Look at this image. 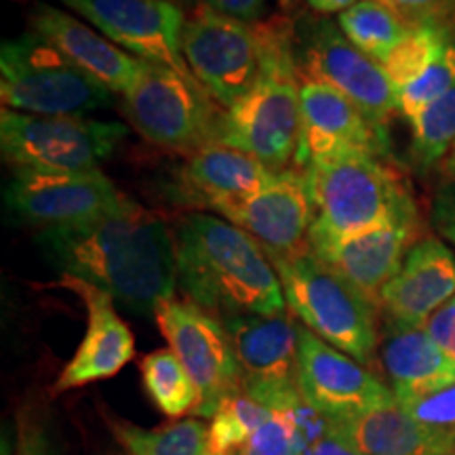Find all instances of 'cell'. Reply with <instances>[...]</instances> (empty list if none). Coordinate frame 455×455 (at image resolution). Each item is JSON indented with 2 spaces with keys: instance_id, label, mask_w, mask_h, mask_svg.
Here are the masks:
<instances>
[{
  "instance_id": "obj_1",
  "label": "cell",
  "mask_w": 455,
  "mask_h": 455,
  "mask_svg": "<svg viewBox=\"0 0 455 455\" xmlns=\"http://www.w3.org/2000/svg\"><path fill=\"white\" fill-rule=\"evenodd\" d=\"M36 247L61 276L95 284L138 315H155L175 298V232L131 198L98 218L38 230Z\"/></svg>"
},
{
  "instance_id": "obj_2",
  "label": "cell",
  "mask_w": 455,
  "mask_h": 455,
  "mask_svg": "<svg viewBox=\"0 0 455 455\" xmlns=\"http://www.w3.org/2000/svg\"><path fill=\"white\" fill-rule=\"evenodd\" d=\"M173 232L178 287L186 299L220 321L287 312L275 264L241 228L213 213H188Z\"/></svg>"
},
{
  "instance_id": "obj_3",
  "label": "cell",
  "mask_w": 455,
  "mask_h": 455,
  "mask_svg": "<svg viewBox=\"0 0 455 455\" xmlns=\"http://www.w3.org/2000/svg\"><path fill=\"white\" fill-rule=\"evenodd\" d=\"M261 72L235 106L221 112L215 141L236 148L275 171L295 163L301 138L295 21L287 15L259 20Z\"/></svg>"
},
{
  "instance_id": "obj_4",
  "label": "cell",
  "mask_w": 455,
  "mask_h": 455,
  "mask_svg": "<svg viewBox=\"0 0 455 455\" xmlns=\"http://www.w3.org/2000/svg\"><path fill=\"white\" fill-rule=\"evenodd\" d=\"M315 204L310 243L344 241L378 228L419 224L405 180L382 156L344 155L301 169Z\"/></svg>"
},
{
  "instance_id": "obj_5",
  "label": "cell",
  "mask_w": 455,
  "mask_h": 455,
  "mask_svg": "<svg viewBox=\"0 0 455 455\" xmlns=\"http://www.w3.org/2000/svg\"><path fill=\"white\" fill-rule=\"evenodd\" d=\"M287 310L308 331L371 369L378 363L379 310L312 251L272 259Z\"/></svg>"
},
{
  "instance_id": "obj_6",
  "label": "cell",
  "mask_w": 455,
  "mask_h": 455,
  "mask_svg": "<svg viewBox=\"0 0 455 455\" xmlns=\"http://www.w3.org/2000/svg\"><path fill=\"white\" fill-rule=\"evenodd\" d=\"M3 108L36 116H87L114 104V93L89 78L34 30L0 49Z\"/></svg>"
},
{
  "instance_id": "obj_7",
  "label": "cell",
  "mask_w": 455,
  "mask_h": 455,
  "mask_svg": "<svg viewBox=\"0 0 455 455\" xmlns=\"http://www.w3.org/2000/svg\"><path fill=\"white\" fill-rule=\"evenodd\" d=\"M123 100L131 127L163 150L190 156L215 141L221 116L218 104L198 81L173 68L144 61Z\"/></svg>"
},
{
  "instance_id": "obj_8",
  "label": "cell",
  "mask_w": 455,
  "mask_h": 455,
  "mask_svg": "<svg viewBox=\"0 0 455 455\" xmlns=\"http://www.w3.org/2000/svg\"><path fill=\"white\" fill-rule=\"evenodd\" d=\"M129 133L127 124L84 116H36L3 108L0 150L11 169L98 171Z\"/></svg>"
},
{
  "instance_id": "obj_9",
  "label": "cell",
  "mask_w": 455,
  "mask_h": 455,
  "mask_svg": "<svg viewBox=\"0 0 455 455\" xmlns=\"http://www.w3.org/2000/svg\"><path fill=\"white\" fill-rule=\"evenodd\" d=\"M295 60L299 76L325 83L379 124L398 112V95L379 61L352 44L338 24L323 15L295 21Z\"/></svg>"
},
{
  "instance_id": "obj_10",
  "label": "cell",
  "mask_w": 455,
  "mask_h": 455,
  "mask_svg": "<svg viewBox=\"0 0 455 455\" xmlns=\"http://www.w3.org/2000/svg\"><path fill=\"white\" fill-rule=\"evenodd\" d=\"M184 57L198 84L221 110L235 106L253 87L261 72V36L258 21L236 20L198 4L186 20Z\"/></svg>"
},
{
  "instance_id": "obj_11",
  "label": "cell",
  "mask_w": 455,
  "mask_h": 455,
  "mask_svg": "<svg viewBox=\"0 0 455 455\" xmlns=\"http://www.w3.org/2000/svg\"><path fill=\"white\" fill-rule=\"evenodd\" d=\"M156 325L201 395L195 418H213L228 396L241 392V367L224 323L190 299L158 304Z\"/></svg>"
},
{
  "instance_id": "obj_12",
  "label": "cell",
  "mask_w": 455,
  "mask_h": 455,
  "mask_svg": "<svg viewBox=\"0 0 455 455\" xmlns=\"http://www.w3.org/2000/svg\"><path fill=\"white\" fill-rule=\"evenodd\" d=\"M101 171L13 169L4 188V209L17 224L60 228L87 221L124 203Z\"/></svg>"
},
{
  "instance_id": "obj_13",
  "label": "cell",
  "mask_w": 455,
  "mask_h": 455,
  "mask_svg": "<svg viewBox=\"0 0 455 455\" xmlns=\"http://www.w3.org/2000/svg\"><path fill=\"white\" fill-rule=\"evenodd\" d=\"M221 323L235 346L243 392L272 411L293 407L304 398L298 384L301 325L291 312L228 316Z\"/></svg>"
},
{
  "instance_id": "obj_14",
  "label": "cell",
  "mask_w": 455,
  "mask_h": 455,
  "mask_svg": "<svg viewBox=\"0 0 455 455\" xmlns=\"http://www.w3.org/2000/svg\"><path fill=\"white\" fill-rule=\"evenodd\" d=\"M108 41L148 64L196 81L184 57L186 15L171 0H61Z\"/></svg>"
},
{
  "instance_id": "obj_15",
  "label": "cell",
  "mask_w": 455,
  "mask_h": 455,
  "mask_svg": "<svg viewBox=\"0 0 455 455\" xmlns=\"http://www.w3.org/2000/svg\"><path fill=\"white\" fill-rule=\"evenodd\" d=\"M301 138L295 169L344 155L386 156L390 138L386 124L371 121L356 104L325 83L299 76Z\"/></svg>"
},
{
  "instance_id": "obj_16",
  "label": "cell",
  "mask_w": 455,
  "mask_h": 455,
  "mask_svg": "<svg viewBox=\"0 0 455 455\" xmlns=\"http://www.w3.org/2000/svg\"><path fill=\"white\" fill-rule=\"evenodd\" d=\"M215 215L253 236L270 259L310 251L315 204L301 169L278 171L258 195L224 204Z\"/></svg>"
},
{
  "instance_id": "obj_17",
  "label": "cell",
  "mask_w": 455,
  "mask_h": 455,
  "mask_svg": "<svg viewBox=\"0 0 455 455\" xmlns=\"http://www.w3.org/2000/svg\"><path fill=\"white\" fill-rule=\"evenodd\" d=\"M298 384L308 405L331 422L396 401L388 384L371 369L316 338L304 325L299 329Z\"/></svg>"
},
{
  "instance_id": "obj_18",
  "label": "cell",
  "mask_w": 455,
  "mask_h": 455,
  "mask_svg": "<svg viewBox=\"0 0 455 455\" xmlns=\"http://www.w3.org/2000/svg\"><path fill=\"white\" fill-rule=\"evenodd\" d=\"M57 284L83 299L87 308V329L74 356L66 363L51 388V395L55 396L110 379L135 356L133 333L116 312V301L110 295L74 276H61Z\"/></svg>"
},
{
  "instance_id": "obj_19",
  "label": "cell",
  "mask_w": 455,
  "mask_h": 455,
  "mask_svg": "<svg viewBox=\"0 0 455 455\" xmlns=\"http://www.w3.org/2000/svg\"><path fill=\"white\" fill-rule=\"evenodd\" d=\"M455 295V253L441 238L422 236L379 298V315L396 325L424 327Z\"/></svg>"
},
{
  "instance_id": "obj_20",
  "label": "cell",
  "mask_w": 455,
  "mask_h": 455,
  "mask_svg": "<svg viewBox=\"0 0 455 455\" xmlns=\"http://www.w3.org/2000/svg\"><path fill=\"white\" fill-rule=\"evenodd\" d=\"M30 26L74 66L110 89L114 95H127V91L138 81L144 61L66 11L51 4H38L30 15Z\"/></svg>"
},
{
  "instance_id": "obj_21",
  "label": "cell",
  "mask_w": 455,
  "mask_h": 455,
  "mask_svg": "<svg viewBox=\"0 0 455 455\" xmlns=\"http://www.w3.org/2000/svg\"><path fill=\"white\" fill-rule=\"evenodd\" d=\"M415 241H419V224H395L344 241L310 243V251L355 284L379 310L384 287L401 268Z\"/></svg>"
},
{
  "instance_id": "obj_22",
  "label": "cell",
  "mask_w": 455,
  "mask_h": 455,
  "mask_svg": "<svg viewBox=\"0 0 455 455\" xmlns=\"http://www.w3.org/2000/svg\"><path fill=\"white\" fill-rule=\"evenodd\" d=\"M275 178V171L236 148L212 141L186 156L180 169L178 198L203 212H218L230 203L258 195Z\"/></svg>"
},
{
  "instance_id": "obj_23",
  "label": "cell",
  "mask_w": 455,
  "mask_h": 455,
  "mask_svg": "<svg viewBox=\"0 0 455 455\" xmlns=\"http://www.w3.org/2000/svg\"><path fill=\"white\" fill-rule=\"evenodd\" d=\"M331 432L361 455H455V430L419 422L398 401L333 419Z\"/></svg>"
},
{
  "instance_id": "obj_24",
  "label": "cell",
  "mask_w": 455,
  "mask_h": 455,
  "mask_svg": "<svg viewBox=\"0 0 455 455\" xmlns=\"http://www.w3.org/2000/svg\"><path fill=\"white\" fill-rule=\"evenodd\" d=\"M378 361L388 388L401 405L455 384V363L443 355L424 327L384 321Z\"/></svg>"
},
{
  "instance_id": "obj_25",
  "label": "cell",
  "mask_w": 455,
  "mask_h": 455,
  "mask_svg": "<svg viewBox=\"0 0 455 455\" xmlns=\"http://www.w3.org/2000/svg\"><path fill=\"white\" fill-rule=\"evenodd\" d=\"M124 455H209V426L203 419H175L161 428H140L106 418Z\"/></svg>"
},
{
  "instance_id": "obj_26",
  "label": "cell",
  "mask_w": 455,
  "mask_h": 455,
  "mask_svg": "<svg viewBox=\"0 0 455 455\" xmlns=\"http://www.w3.org/2000/svg\"><path fill=\"white\" fill-rule=\"evenodd\" d=\"M338 26L363 53L384 64L411 30L413 21L384 0H361L338 17Z\"/></svg>"
},
{
  "instance_id": "obj_27",
  "label": "cell",
  "mask_w": 455,
  "mask_h": 455,
  "mask_svg": "<svg viewBox=\"0 0 455 455\" xmlns=\"http://www.w3.org/2000/svg\"><path fill=\"white\" fill-rule=\"evenodd\" d=\"M140 371L146 395L163 415L169 419L196 415L201 395L173 350L161 348L146 355L140 363Z\"/></svg>"
},
{
  "instance_id": "obj_28",
  "label": "cell",
  "mask_w": 455,
  "mask_h": 455,
  "mask_svg": "<svg viewBox=\"0 0 455 455\" xmlns=\"http://www.w3.org/2000/svg\"><path fill=\"white\" fill-rule=\"evenodd\" d=\"M453 41L455 34L445 20L413 21L407 36L382 64L395 84L396 95L415 76H419Z\"/></svg>"
},
{
  "instance_id": "obj_29",
  "label": "cell",
  "mask_w": 455,
  "mask_h": 455,
  "mask_svg": "<svg viewBox=\"0 0 455 455\" xmlns=\"http://www.w3.org/2000/svg\"><path fill=\"white\" fill-rule=\"evenodd\" d=\"M409 156L415 169L428 171L447 161L455 148V87L409 118Z\"/></svg>"
},
{
  "instance_id": "obj_30",
  "label": "cell",
  "mask_w": 455,
  "mask_h": 455,
  "mask_svg": "<svg viewBox=\"0 0 455 455\" xmlns=\"http://www.w3.org/2000/svg\"><path fill=\"white\" fill-rule=\"evenodd\" d=\"M272 409L259 405L247 392H236L221 403L209 424V455H238Z\"/></svg>"
},
{
  "instance_id": "obj_31",
  "label": "cell",
  "mask_w": 455,
  "mask_h": 455,
  "mask_svg": "<svg viewBox=\"0 0 455 455\" xmlns=\"http://www.w3.org/2000/svg\"><path fill=\"white\" fill-rule=\"evenodd\" d=\"M455 87V41L407 87L398 91V114L413 118L426 106Z\"/></svg>"
},
{
  "instance_id": "obj_32",
  "label": "cell",
  "mask_w": 455,
  "mask_h": 455,
  "mask_svg": "<svg viewBox=\"0 0 455 455\" xmlns=\"http://www.w3.org/2000/svg\"><path fill=\"white\" fill-rule=\"evenodd\" d=\"M299 403H295L289 409L272 411L270 419H266L255 430V435L238 455H304L308 445H306L304 435H301L298 424V415H295V409L299 407Z\"/></svg>"
},
{
  "instance_id": "obj_33",
  "label": "cell",
  "mask_w": 455,
  "mask_h": 455,
  "mask_svg": "<svg viewBox=\"0 0 455 455\" xmlns=\"http://www.w3.org/2000/svg\"><path fill=\"white\" fill-rule=\"evenodd\" d=\"M403 407L419 422L436 426V428L455 430V384Z\"/></svg>"
},
{
  "instance_id": "obj_34",
  "label": "cell",
  "mask_w": 455,
  "mask_h": 455,
  "mask_svg": "<svg viewBox=\"0 0 455 455\" xmlns=\"http://www.w3.org/2000/svg\"><path fill=\"white\" fill-rule=\"evenodd\" d=\"M430 221L439 235L455 244V178H449L435 192L430 207Z\"/></svg>"
},
{
  "instance_id": "obj_35",
  "label": "cell",
  "mask_w": 455,
  "mask_h": 455,
  "mask_svg": "<svg viewBox=\"0 0 455 455\" xmlns=\"http://www.w3.org/2000/svg\"><path fill=\"white\" fill-rule=\"evenodd\" d=\"M424 329L443 355L455 363V295L426 321Z\"/></svg>"
},
{
  "instance_id": "obj_36",
  "label": "cell",
  "mask_w": 455,
  "mask_h": 455,
  "mask_svg": "<svg viewBox=\"0 0 455 455\" xmlns=\"http://www.w3.org/2000/svg\"><path fill=\"white\" fill-rule=\"evenodd\" d=\"M392 9L411 21L445 20L453 13L455 0H384Z\"/></svg>"
},
{
  "instance_id": "obj_37",
  "label": "cell",
  "mask_w": 455,
  "mask_h": 455,
  "mask_svg": "<svg viewBox=\"0 0 455 455\" xmlns=\"http://www.w3.org/2000/svg\"><path fill=\"white\" fill-rule=\"evenodd\" d=\"M15 455H60L43 424L24 418L20 422V441Z\"/></svg>"
},
{
  "instance_id": "obj_38",
  "label": "cell",
  "mask_w": 455,
  "mask_h": 455,
  "mask_svg": "<svg viewBox=\"0 0 455 455\" xmlns=\"http://www.w3.org/2000/svg\"><path fill=\"white\" fill-rule=\"evenodd\" d=\"M204 3L220 13L249 21V24L259 21L268 7V0H204Z\"/></svg>"
},
{
  "instance_id": "obj_39",
  "label": "cell",
  "mask_w": 455,
  "mask_h": 455,
  "mask_svg": "<svg viewBox=\"0 0 455 455\" xmlns=\"http://www.w3.org/2000/svg\"><path fill=\"white\" fill-rule=\"evenodd\" d=\"M304 455H361L355 451L350 445H346L339 436H335L333 432H329L325 439L316 441L315 445H310L306 449Z\"/></svg>"
},
{
  "instance_id": "obj_40",
  "label": "cell",
  "mask_w": 455,
  "mask_h": 455,
  "mask_svg": "<svg viewBox=\"0 0 455 455\" xmlns=\"http://www.w3.org/2000/svg\"><path fill=\"white\" fill-rule=\"evenodd\" d=\"M308 3V7L315 11L316 15H333V13H346V11L355 7L356 3H361V0H306Z\"/></svg>"
},
{
  "instance_id": "obj_41",
  "label": "cell",
  "mask_w": 455,
  "mask_h": 455,
  "mask_svg": "<svg viewBox=\"0 0 455 455\" xmlns=\"http://www.w3.org/2000/svg\"><path fill=\"white\" fill-rule=\"evenodd\" d=\"M445 171L449 173V178H455V148H453L451 155L447 156V161H445Z\"/></svg>"
},
{
  "instance_id": "obj_42",
  "label": "cell",
  "mask_w": 455,
  "mask_h": 455,
  "mask_svg": "<svg viewBox=\"0 0 455 455\" xmlns=\"http://www.w3.org/2000/svg\"><path fill=\"white\" fill-rule=\"evenodd\" d=\"M283 3H289V0H283Z\"/></svg>"
}]
</instances>
